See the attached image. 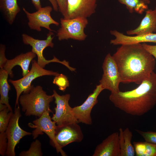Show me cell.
<instances>
[{
    "mask_svg": "<svg viewBox=\"0 0 156 156\" xmlns=\"http://www.w3.org/2000/svg\"><path fill=\"white\" fill-rule=\"evenodd\" d=\"M112 56L122 83L139 85L155 68V58L141 43L121 45Z\"/></svg>",
    "mask_w": 156,
    "mask_h": 156,
    "instance_id": "obj_1",
    "label": "cell"
},
{
    "mask_svg": "<svg viewBox=\"0 0 156 156\" xmlns=\"http://www.w3.org/2000/svg\"><path fill=\"white\" fill-rule=\"evenodd\" d=\"M109 99L114 106L127 114L140 116L151 110L156 105V73L133 90L111 93Z\"/></svg>",
    "mask_w": 156,
    "mask_h": 156,
    "instance_id": "obj_2",
    "label": "cell"
},
{
    "mask_svg": "<svg viewBox=\"0 0 156 156\" xmlns=\"http://www.w3.org/2000/svg\"><path fill=\"white\" fill-rule=\"evenodd\" d=\"M53 95H48L40 86L33 85L30 90L23 93L19 99L22 110L26 116H34L40 117L45 112L52 111L50 103L54 99Z\"/></svg>",
    "mask_w": 156,
    "mask_h": 156,
    "instance_id": "obj_3",
    "label": "cell"
},
{
    "mask_svg": "<svg viewBox=\"0 0 156 156\" xmlns=\"http://www.w3.org/2000/svg\"><path fill=\"white\" fill-rule=\"evenodd\" d=\"M53 35L52 31H49L47 34L46 39L43 40L36 39L25 34H23L22 37L24 44L30 45L32 47L31 51L37 56V63L42 67L44 68L46 65L51 62H57L64 65L71 71H75L76 68L70 66L69 62L65 60L61 61L54 56L52 59L48 60L44 56L43 51L44 49L48 47L53 48L54 46L52 42Z\"/></svg>",
    "mask_w": 156,
    "mask_h": 156,
    "instance_id": "obj_4",
    "label": "cell"
},
{
    "mask_svg": "<svg viewBox=\"0 0 156 156\" xmlns=\"http://www.w3.org/2000/svg\"><path fill=\"white\" fill-rule=\"evenodd\" d=\"M60 27L57 31L56 36L60 41L72 39L82 41L87 35L85 28L88 24L87 18L77 17L72 19H60Z\"/></svg>",
    "mask_w": 156,
    "mask_h": 156,
    "instance_id": "obj_5",
    "label": "cell"
},
{
    "mask_svg": "<svg viewBox=\"0 0 156 156\" xmlns=\"http://www.w3.org/2000/svg\"><path fill=\"white\" fill-rule=\"evenodd\" d=\"M31 67L28 73L19 79H9L8 81L14 87L16 92L15 107L19 106V98L23 93L28 92L31 87L32 82L35 79L44 76H56L59 74L57 72L48 70L39 66L35 60L32 61Z\"/></svg>",
    "mask_w": 156,
    "mask_h": 156,
    "instance_id": "obj_6",
    "label": "cell"
},
{
    "mask_svg": "<svg viewBox=\"0 0 156 156\" xmlns=\"http://www.w3.org/2000/svg\"><path fill=\"white\" fill-rule=\"evenodd\" d=\"M50 111L44 112L39 118L33 121V123H29L28 126L35 129L32 135L34 139H36L39 135L45 133L49 137L51 141L55 148L57 153H60L62 156H66V154L57 143L55 138L56 129L57 125L51 119L49 115Z\"/></svg>",
    "mask_w": 156,
    "mask_h": 156,
    "instance_id": "obj_7",
    "label": "cell"
},
{
    "mask_svg": "<svg viewBox=\"0 0 156 156\" xmlns=\"http://www.w3.org/2000/svg\"><path fill=\"white\" fill-rule=\"evenodd\" d=\"M21 116L19 106L15 107L14 112L5 132L8 140L7 148L5 153L7 156H15V148L20 140L25 136L32 134L23 130L19 126L18 121Z\"/></svg>",
    "mask_w": 156,
    "mask_h": 156,
    "instance_id": "obj_8",
    "label": "cell"
},
{
    "mask_svg": "<svg viewBox=\"0 0 156 156\" xmlns=\"http://www.w3.org/2000/svg\"><path fill=\"white\" fill-rule=\"evenodd\" d=\"M102 67L103 74L99 81L100 84L104 90H108L111 93L119 92L121 79L116 64L110 53L105 56Z\"/></svg>",
    "mask_w": 156,
    "mask_h": 156,
    "instance_id": "obj_9",
    "label": "cell"
},
{
    "mask_svg": "<svg viewBox=\"0 0 156 156\" xmlns=\"http://www.w3.org/2000/svg\"><path fill=\"white\" fill-rule=\"evenodd\" d=\"M53 95L55 99L56 107H55V113L51 118L58 126L72 123H78L75 118L69 101L70 95L69 94L60 95L55 90H53Z\"/></svg>",
    "mask_w": 156,
    "mask_h": 156,
    "instance_id": "obj_10",
    "label": "cell"
},
{
    "mask_svg": "<svg viewBox=\"0 0 156 156\" xmlns=\"http://www.w3.org/2000/svg\"><path fill=\"white\" fill-rule=\"evenodd\" d=\"M53 8L50 6L41 7L36 12L30 13L23 8V10L28 19V25L30 29L40 32L41 27H44L50 31H54L50 27V25L54 24L58 26L59 23L53 18L51 12Z\"/></svg>",
    "mask_w": 156,
    "mask_h": 156,
    "instance_id": "obj_11",
    "label": "cell"
},
{
    "mask_svg": "<svg viewBox=\"0 0 156 156\" xmlns=\"http://www.w3.org/2000/svg\"><path fill=\"white\" fill-rule=\"evenodd\" d=\"M103 90L100 84L97 85L93 92L81 105L72 108L73 113L78 123H82L89 125L92 124L91 116L92 109L98 102V96Z\"/></svg>",
    "mask_w": 156,
    "mask_h": 156,
    "instance_id": "obj_12",
    "label": "cell"
},
{
    "mask_svg": "<svg viewBox=\"0 0 156 156\" xmlns=\"http://www.w3.org/2000/svg\"><path fill=\"white\" fill-rule=\"evenodd\" d=\"M98 0H67L66 10L63 18H87L95 13Z\"/></svg>",
    "mask_w": 156,
    "mask_h": 156,
    "instance_id": "obj_13",
    "label": "cell"
},
{
    "mask_svg": "<svg viewBox=\"0 0 156 156\" xmlns=\"http://www.w3.org/2000/svg\"><path fill=\"white\" fill-rule=\"evenodd\" d=\"M83 135L80 126L78 123H68L62 126H57L55 138L62 148L73 142H81Z\"/></svg>",
    "mask_w": 156,
    "mask_h": 156,
    "instance_id": "obj_14",
    "label": "cell"
},
{
    "mask_svg": "<svg viewBox=\"0 0 156 156\" xmlns=\"http://www.w3.org/2000/svg\"><path fill=\"white\" fill-rule=\"evenodd\" d=\"M119 132H114L97 145L93 156H120Z\"/></svg>",
    "mask_w": 156,
    "mask_h": 156,
    "instance_id": "obj_15",
    "label": "cell"
},
{
    "mask_svg": "<svg viewBox=\"0 0 156 156\" xmlns=\"http://www.w3.org/2000/svg\"><path fill=\"white\" fill-rule=\"evenodd\" d=\"M110 34L115 38L111 40L110 43L114 45L132 44L141 43L153 42L156 43V33L128 36L116 30H111Z\"/></svg>",
    "mask_w": 156,
    "mask_h": 156,
    "instance_id": "obj_16",
    "label": "cell"
},
{
    "mask_svg": "<svg viewBox=\"0 0 156 156\" xmlns=\"http://www.w3.org/2000/svg\"><path fill=\"white\" fill-rule=\"evenodd\" d=\"M36 54L32 51L22 53L12 59L8 60L3 69L8 73L11 78L13 77L12 69L15 66H20L22 70V75L24 77L29 72V67L30 62L36 56Z\"/></svg>",
    "mask_w": 156,
    "mask_h": 156,
    "instance_id": "obj_17",
    "label": "cell"
},
{
    "mask_svg": "<svg viewBox=\"0 0 156 156\" xmlns=\"http://www.w3.org/2000/svg\"><path fill=\"white\" fill-rule=\"evenodd\" d=\"M145 16L136 28L127 31L129 35H140L156 32V7L153 10L148 9Z\"/></svg>",
    "mask_w": 156,
    "mask_h": 156,
    "instance_id": "obj_18",
    "label": "cell"
},
{
    "mask_svg": "<svg viewBox=\"0 0 156 156\" xmlns=\"http://www.w3.org/2000/svg\"><path fill=\"white\" fill-rule=\"evenodd\" d=\"M119 144L120 148V156H134L135 149L131 143L133 134L128 128L123 130L119 129Z\"/></svg>",
    "mask_w": 156,
    "mask_h": 156,
    "instance_id": "obj_19",
    "label": "cell"
},
{
    "mask_svg": "<svg viewBox=\"0 0 156 156\" xmlns=\"http://www.w3.org/2000/svg\"><path fill=\"white\" fill-rule=\"evenodd\" d=\"M0 9L5 20L12 25L21 10L17 0H0Z\"/></svg>",
    "mask_w": 156,
    "mask_h": 156,
    "instance_id": "obj_20",
    "label": "cell"
},
{
    "mask_svg": "<svg viewBox=\"0 0 156 156\" xmlns=\"http://www.w3.org/2000/svg\"><path fill=\"white\" fill-rule=\"evenodd\" d=\"M9 74L3 68L0 69V103L5 104L11 111L12 108L9 103L8 93L11 89L8 80Z\"/></svg>",
    "mask_w": 156,
    "mask_h": 156,
    "instance_id": "obj_21",
    "label": "cell"
},
{
    "mask_svg": "<svg viewBox=\"0 0 156 156\" xmlns=\"http://www.w3.org/2000/svg\"><path fill=\"white\" fill-rule=\"evenodd\" d=\"M122 4L125 5L129 13L135 12L142 14L148 9L149 0H117Z\"/></svg>",
    "mask_w": 156,
    "mask_h": 156,
    "instance_id": "obj_22",
    "label": "cell"
},
{
    "mask_svg": "<svg viewBox=\"0 0 156 156\" xmlns=\"http://www.w3.org/2000/svg\"><path fill=\"white\" fill-rule=\"evenodd\" d=\"M133 143L136 156H156V144L145 141Z\"/></svg>",
    "mask_w": 156,
    "mask_h": 156,
    "instance_id": "obj_23",
    "label": "cell"
},
{
    "mask_svg": "<svg viewBox=\"0 0 156 156\" xmlns=\"http://www.w3.org/2000/svg\"><path fill=\"white\" fill-rule=\"evenodd\" d=\"M42 155L41 143L37 139L32 142L28 150L21 152L19 154V156H41Z\"/></svg>",
    "mask_w": 156,
    "mask_h": 156,
    "instance_id": "obj_24",
    "label": "cell"
},
{
    "mask_svg": "<svg viewBox=\"0 0 156 156\" xmlns=\"http://www.w3.org/2000/svg\"><path fill=\"white\" fill-rule=\"evenodd\" d=\"M7 107L0 111V132H5L13 114Z\"/></svg>",
    "mask_w": 156,
    "mask_h": 156,
    "instance_id": "obj_25",
    "label": "cell"
},
{
    "mask_svg": "<svg viewBox=\"0 0 156 156\" xmlns=\"http://www.w3.org/2000/svg\"><path fill=\"white\" fill-rule=\"evenodd\" d=\"M53 82L58 86L59 90L63 92L69 86V82L67 77L62 74H59L55 76Z\"/></svg>",
    "mask_w": 156,
    "mask_h": 156,
    "instance_id": "obj_26",
    "label": "cell"
},
{
    "mask_svg": "<svg viewBox=\"0 0 156 156\" xmlns=\"http://www.w3.org/2000/svg\"><path fill=\"white\" fill-rule=\"evenodd\" d=\"M135 130L144 139L145 141L156 144V131H144L137 129Z\"/></svg>",
    "mask_w": 156,
    "mask_h": 156,
    "instance_id": "obj_27",
    "label": "cell"
},
{
    "mask_svg": "<svg viewBox=\"0 0 156 156\" xmlns=\"http://www.w3.org/2000/svg\"><path fill=\"white\" fill-rule=\"evenodd\" d=\"M8 146V140L5 132L0 133V154L2 156L5 155Z\"/></svg>",
    "mask_w": 156,
    "mask_h": 156,
    "instance_id": "obj_28",
    "label": "cell"
},
{
    "mask_svg": "<svg viewBox=\"0 0 156 156\" xmlns=\"http://www.w3.org/2000/svg\"><path fill=\"white\" fill-rule=\"evenodd\" d=\"M32 3L37 10L42 7L40 0H31ZM51 4L53 10L56 12L59 10L58 6L56 0H48Z\"/></svg>",
    "mask_w": 156,
    "mask_h": 156,
    "instance_id": "obj_29",
    "label": "cell"
},
{
    "mask_svg": "<svg viewBox=\"0 0 156 156\" xmlns=\"http://www.w3.org/2000/svg\"><path fill=\"white\" fill-rule=\"evenodd\" d=\"M5 46L2 44L0 45V68H3L8 59L6 58L5 52Z\"/></svg>",
    "mask_w": 156,
    "mask_h": 156,
    "instance_id": "obj_30",
    "label": "cell"
},
{
    "mask_svg": "<svg viewBox=\"0 0 156 156\" xmlns=\"http://www.w3.org/2000/svg\"><path fill=\"white\" fill-rule=\"evenodd\" d=\"M58 6L59 11L63 16L64 15L66 10L67 0H56Z\"/></svg>",
    "mask_w": 156,
    "mask_h": 156,
    "instance_id": "obj_31",
    "label": "cell"
},
{
    "mask_svg": "<svg viewBox=\"0 0 156 156\" xmlns=\"http://www.w3.org/2000/svg\"><path fill=\"white\" fill-rule=\"evenodd\" d=\"M142 44L144 48L156 59V45H151L146 43Z\"/></svg>",
    "mask_w": 156,
    "mask_h": 156,
    "instance_id": "obj_32",
    "label": "cell"
},
{
    "mask_svg": "<svg viewBox=\"0 0 156 156\" xmlns=\"http://www.w3.org/2000/svg\"><path fill=\"white\" fill-rule=\"evenodd\" d=\"M7 107V105L5 104L0 103V111L4 109Z\"/></svg>",
    "mask_w": 156,
    "mask_h": 156,
    "instance_id": "obj_33",
    "label": "cell"
}]
</instances>
